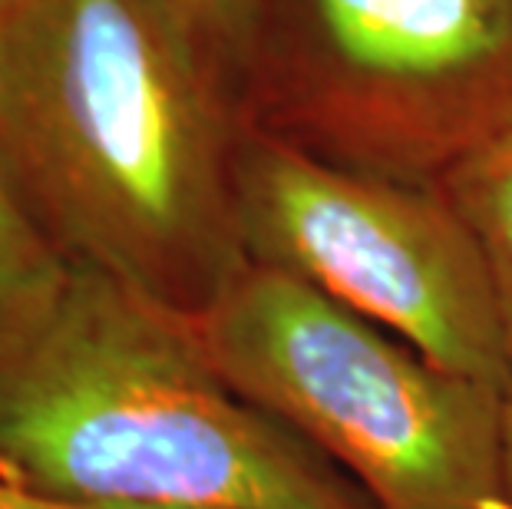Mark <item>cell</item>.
Segmentation results:
<instances>
[{
    "mask_svg": "<svg viewBox=\"0 0 512 509\" xmlns=\"http://www.w3.org/2000/svg\"><path fill=\"white\" fill-rule=\"evenodd\" d=\"M248 106L149 0L0 10V166L73 265L185 318L248 265Z\"/></svg>",
    "mask_w": 512,
    "mask_h": 509,
    "instance_id": "1",
    "label": "cell"
},
{
    "mask_svg": "<svg viewBox=\"0 0 512 509\" xmlns=\"http://www.w3.org/2000/svg\"><path fill=\"white\" fill-rule=\"evenodd\" d=\"M0 483L123 509H374L215 374L185 314L73 262L0 334Z\"/></svg>",
    "mask_w": 512,
    "mask_h": 509,
    "instance_id": "2",
    "label": "cell"
},
{
    "mask_svg": "<svg viewBox=\"0 0 512 509\" xmlns=\"http://www.w3.org/2000/svg\"><path fill=\"white\" fill-rule=\"evenodd\" d=\"M185 324L232 391L291 427L374 509H503V387L443 371L252 262Z\"/></svg>",
    "mask_w": 512,
    "mask_h": 509,
    "instance_id": "3",
    "label": "cell"
},
{
    "mask_svg": "<svg viewBox=\"0 0 512 509\" xmlns=\"http://www.w3.org/2000/svg\"><path fill=\"white\" fill-rule=\"evenodd\" d=\"M248 90L308 153L440 186L512 123V0H285Z\"/></svg>",
    "mask_w": 512,
    "mask_h": 509,
    "instance_id": "4",
    "label": "cell"
},
{
    "mask_svg": "<svg viewBox=\"0 0 512 509\" xmlns=\"http://www.w3.org/2000/svg\"><path fill=\"white\" fill-rule=\"evenodd\" d=\"M235 196L252 265L304 281L443 371L506 391L493 278L443 186L337 166L248 119Z\"/></svg>",
    "mask_w": 512,
    "mask_h": 509,
    "instance_id": "5",
    "label": "cell"
},
{
    "mask_svg": "<svg viewBox=\"0 0 512 509\" xmlns=\"http://www.w3.org/2000/svg\"><path fill=\"white\" fill-rule=\"evenodd\" d=\"M440 186L473 229L486 258L512 381V123L456 162Z\"/></svg>",
    "mask_w": 512,
    "mask_h": 509,
    "instance_id": "6",
    "label": "cell"
},
{
    "mask_svg": "<svg viewBox=\"0 0 512 509\" xmlns=\"http://www.w3.org/2000/svg\"><path fill=\"white\" fill-rule=\"evenodd\" d=\"M67 272L70 262L43 235L0 166V334L47 308Z\"/></svg>",
    "mask_w": 512,
    "mask_h": 509,
    "instance_id": "7",
    "label": "cell"
},
{
    "mask_svg": "<svg viewBox=\"0 0 512 509\" xmlns=\"http://www.w3.org/2000/svg\"><path fill=\"white\" fill-rule=\"evenodd\" d=\"M238 96L252 83L268 0H149Z\"/></svg>",
    "mask_w": 512,
    "mask_h": 509,
    "instance_id": "8",
    "label": "cell"
},
{
    "mask_svg": "<svg viewBox=\"0 0 512 509\" xmlns=\"http://www.w3.org/2000/svg\"><path fill=\"white\" fill-rule=\"evenodd\" d=\"M0 509H123V506H90V503L50 500V496L27 493V490H20V486L0 483Z\"/></svg>",
    "mask_w": 512,
    "mask_h": 509,
    "instance_id": "9",
    "label": "cell"
},
{
    "mask_svg": "<svg viewBox=\"0 0 512 509\" xmlns=\"http://www.w3.org/2000/svg\"><path fill=\"white\" fill-rule=\"evenodd\" d=\"M503 509H512V381L503 391Z\"/></svg>",
    "mask_w": 512,
    "mask_h": 509,
    "instance_id": "10",
    "label": "cell"
},
{
    "mask_svg": "<svg viewBox=\"0 0 512 509\" xmlns=\"http://www.w3.org/2000/svg\"><path fill=\"white\" fill-rule=\"evenodd\" d=\"M10 4H14V0H0V10H7Z\"/></svg>",
    "mask_w": 512,
    "mask_h": 509,
    "instance_id": "11",
    "label": "cell"
}]
</instances>
